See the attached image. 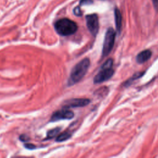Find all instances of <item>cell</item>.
<instances>
[{"label":"cell","instance_id":"8fae6325","mask_svg":"<svg viewBox=\"0 0 158 158\" xmlns=\"http://www.w3.org/2000/svg\"><path fill=\"white\" fill-rule=\"evenodd\" d=\"M61 131V128L60 127H57L55 128L54 129L50 130L47 133V136H46V140H50L55 137L59 132Z\"/></svg>","mask_w":158,"mask_h":158},{"label":"cell","instance_id":"8992f818","mask_svg":"<svg viewBox=\"0 0 158 158\" xmlns=\"http://www.w3.org/2000/svg\"><path fill=\"white\" fill-rule=\"evenodd\" d=\"M74 116V113L72 111L67 109H63L54 112L51 117L50 122H56L61 120H70Z\"/></svg>","mask_w":158,"mask_h":158},{"label":"cell","instance_id":"277c9868","mask_svg":"<svg viewBox=\"0 0 158 158\" xmlns=\"http://www.w3.org/2000/svg\"><path fill=\"white\" fill-rule=\"evenodd\" d=\"M116 39V32L113 28H109L105 34L104 40L102 46V56L106 57L112 51Z\"/></svg>","mask_w":158,"mask_h":158},{"label":"cell","instance_id":"7c38bea8","mask_svg":"<svg viewBox=\"0 0 158 158\" xmlns=\"http://www.w3.org/2000/svg\"><path fill=\"white\" fill-rule=\"evenodd\" d=\"M144 72H138V73L135 74L132 77H131L130 79L128 80L127 82L125 83V85L128 86V85H129V83H131L134 80H135L136 79H138L140 78L141 77H142L144 75Z\"/></svg>","mask_w":158,"mask_h":158},{"label":"cell","instance_id":"6da1fadb","mask_svg":"<svg viewBox=\"0 0 158 158\" xmlns=\"http://www.w3.org/2000/svg\"><path fill=\"white\" fill-rule=\"evenodd\" d=\"M90 65V61L88 58H85L77 64L72 69L69 80H68V85L72 86L80 82L86 74Z\"/></svg>","mask_w":158,"mask_h":158},{"label":"cell","instance_id":"5bb4252c","mask_svg":"<svg viewBox=\"0 0 158 158\" xmlns=\"http://www.w3.org/2000/svg\"><path fill=\"white\" fill-rule=\"evenodd\" d=\"M93 3V0H80V5H88Z\"/></svg>","mask_w":158,"mask_h":158},{"label":"cell","instance_id":"e0dca14e","mask_svg":"<svg viewBox=\"0 0 158 158\" xmlns=\"http://www.w3.org/2000/svg\"><path fill=\"white\" fill-rule=\"evenodd\" d=\"M153 2L156 9H158V0H153Z\"/></svg>","mask_w":158,"mask_h":158},{"label":"cell","instance_id":"7a4b0ae2","mask_svg":"<svg viewBox=\"0 0 158 158\" xmlns=\"http://www.w3.org/2000/svg\"><path fill=\"white\" fill-rule=\"evenodd\" d=\"M54 28L59 35L69 36L74 34L77 31V25L69 19L64 18L58 20L54 24Z\"/></svg>","mask_w":158,"mask_h":158},{"label":"cell","instance_id":"4fadbf2b","mask_svg":"<svg viewBox=\"0 0 158 158\" xmlns=\"http://www.w3.org/2000/svg\"><path fill=\"white\" fill-rule=\"evenodd\" d=\"M74 14L77 16H82V11L80 10L79 7H76L74 9Z\"/></svg>","mask_w":158,"mask_h":158},{"label":"cell","instance_id":"ba28073f","mask_svg":"<svg viewBox=\"0 0 158 158\" xmlns=\"http://www.w3.org/2000/svg\"><path fill=\"white\" fill-rule=\"evenodd\" d=\"M152 56L151 51L149 50H144L138 54L136 58V62L138 64H143L148 61Z\"/></svg>","mask_w":158,"mask_h":158},{"label":"cell","instance_id":"52a82bcc","mask_svg":"<svg viewBox=\"0 0 158 158\" xmlns=\"http://www.w3.org/2000/svg\"><path fill=\"white\" fill-rule=\"evenodd\" d=\"M90 102V100L86 98H74L66 101L64 107L65 108L84 107Z\"/></svg>","mask_w":158,"mask_h":158},{"label":"cell","instance_id":"9c48e42d","mask_svg":"<svg viewBox=\"0 0 158 158\" xmlns=\"http://www.w3.org/2000/svg\"><path fill=\"white\" fill-rule=\"evenodd\" d=\"M114 17H115V22H116V26L117 31L118 32L120 33L122 28V14L121 11H119L117 8H116L114 11Z\"/></svg>","mask_w":158,"mask_h":158},{"label":"cell","instance_id":"3957f363","mask_svg":"<svg viewBox=\"0 0 158 158\" xmlns=\"http://www.w3.org/2000/svg\"><path fill=\"white\" fill-rule=\"evenodd\" d=\"M113 60L109 59L106 61L100 68V71L94 77L93 82L95 84L101 83L111 79L114 75V71L113 69Z\"/></svg>","mask_w":158,"mask_h":158},{"label":"cell","instance_id":"2e32d148","mask_svg":"<svg viewBox=\"0 0 158 158\" xmlns=\"http://www.w3.org/2000/svg\"><path fill=\"white\" fill-rule=\"evenodd\" d=\"M24 146L28 149H33L36 148L35 145L33 144H31V143H25L24 144Z\"/></svg>","mask_w":158,"mask_h":158},{"label":"cell","instance_id":"9a60e30c","mask_svg":"<svg viewBox=\"0 0 158 158\" xmlns=\"http://www.w3.org/2000/svg\"><path fill=\"white\" fill-rule=\"evenodd\" d=\"M19 139L20 141H22L23 142H27L29 141L28 136L26 135H21L19 137Z\"/></svg>","mask_w":158,"mask_h":158},{"label":"cell","instance_id":"5b68a950","mask_svg":"<svg viewBox=\"0 0 158 158\" xmlns=\"http://www.w3.org/2000/svg\"><path fill=\"white\" fill-rule=\"evenodd\" d=\"M87 26L92 35L95 37L99 31V20L96 14H90L86 16Z\"/></svg>","mask_w":158,"mask_h":158},{"label":"cell","instance_id":"30bf717a","mask_svg":"<svg viewBox=\"0 0 158 158\" xmlns=\"http://www.w3.org/2000/svg\"><path fill=\"white\" fill-rule=\"evenodd\" d=\"M72 136V133L69 131H65L62 132V134L59 135L56 138V142H62L64 141L69 139Z\"/></svg>","mask_w":158,"mask_h":158}]
</instances>
